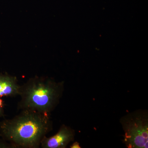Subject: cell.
<instances>
[{"instance_id":"obj_4","label":"cell","mask_w":148,"mask_h":148,"mask_svg":"<svg viewBox=\"0 0 148 148\" xmlns=\"http://www.w3.org/2000/svg\"><path fill=\"white\" fill-rule=\"evenodd\" d=\"M75 132L71 127L63 124L58 132L50 137L45 136L41 142L42 148H65L75 139Z\"/></svg>"},{"instance_id":"obj_5","label":"cell","mask_w":148,"mask_h":148,"mask_svg":"<svg viewBox=\"0 0 148 148\" xmlns=\"http://www.w3.org/2000/svg\"><path fill=\"white\" fill-rule=\"evenodd\" d=\"M21 85L16 77L0 73V97L19 96Z\"/></svg>"},{"instance_id":"obj_1","label":"cell","mask_w":148,"mask_h":148,"mask_svg":"<svg viewBox=\"0 0 148 148\" xmlns=\"http://www.w3.org/2000/svg\"><path fill=\"white\" fill-rule=\"evenodd\" d=\"M50 115L24 110L16 116L0 122V136L15 148H38L53 129Z\"/></svg>"},{"instance_id":"obj_8","label":"cell","mask_w":148,"mask_h":148,"mask_svg":"<svg viewBox=\"0 0 148 148\" xmlns=\"http://www.w3.org/2000/svg\"><path fill=\"white\" fill-rule=\"evenodd\" d=\"M71 148H80L81 147L80 146L79 143L77 142H75L73 143L70 147Z\"/></svg>"},{"instance_id":"obj_2","label":"cell","mask_w":148,"mask_h":148,"mask_svg":"<svg viewBox=\"0 0 148 148\" xmlns=\"http://www.w3.org/2000/svg\"><path fill=\"white\" fill-rule=\"evenodd\" d=\"M64 90V81L48 77H32L21 85L17 108L50 115L60 103Z\"/></svg>"},{"instance_id":"obj_3","label":"cell","mask_w":148,"mask_h":148,"mask_svg":"<svg viewBox=\"0 0 148 148\" xmlns=\"http://www.w3.org/2000/svg\"><path fill=\"white\" fill-rule=\"evenodd\" d=\"M124 132L123 143L129 148H147L148 112L139 110L121 118Z\"/></svg>"},{"instance_id":"obj_7","label":"cell","mask_w":148,"mask_h":148,"mask_svg":"<svg viewBox=\"0 0 148 148\" xmlns=\"http://www.w3.org/2000/svg\"><path fill=\"white\" fill-rule=\"evenodd\" d=\"M5 104L4 101L0 97V117H4L5 116Z\"/></svg>"},{"instance_id":"obj_6","label":"cell","mask_w":148,"mask_h":148,"mask_svg":"<svg viewBox=\"0 0 148 148\" xmlns=\"http://www.w3.org/2000/svg\"><path fill=\"white\" fill-rule=\"evenodd\" d=\"M0 148H15V147L11 143L1 138L0 139Z\"/></svg>"}]
</instances>
